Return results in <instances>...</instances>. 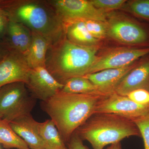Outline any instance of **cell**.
<instances>
[{
    "mask_svg": "<svg viewBox=\"0 0 149 149\" xmlns=\"http://www.w3.org/2000/svg\"><path fill=\"white\" fill-rule=\"evenodd\" d=\"M105 96L100 93L70 94L60 91L42 102V108L67 144L77 128L94 114L97 105Z\"/></svg>",
    "mask_w": 149,
    "mask_h": 149,
    "instance_id": "obj_1",
    "label": "cell"
},
{
    "mask_svg": "<svg viewBox=\"0 0 149 149\" xmlns=\"http://www.w3.org/2000/svg\"><path fill=\"white\" fill-rule=\"evenodd\" d=\"M9 21L23 24L50 45L65 36L63 23L49 0H0Z\"/></svg>",
    "mask_w": 149,
    "mask_h": 149,
    "instance_id": "obj_2",
    "label": "cell"
},
{
    "mask_svg": "<svg viewBox=\"0 0 149 149\" xmlns=\"http://www.w3.org/2000/svg\"><path fill=\"white\" fill-rule=\"evenodd\" d=\"M97 49L95 46H84L70 42L65 35L48 48L45 66L59 83L86 75L95 60Z\"/></svg>",
    "mask_w": 149,
    "mask_h": 149,
    "instance_id": "obj_3",
    "label": "cell"
},
{
    "mask_svg": "<svg viewBox=\"0 0 149 149\" xmlns=\"http://www.w3.org/2000/svg\"><path fill=\"white\" fill-rule=\"evenodd\" d=\"M75 133L83 141L90 143L93 149H104L125 138L141 136L132 120L111 113L93 115Z\"/></svg>",
    "mask_w": 149,
    "mask_h": 149,
    "instance_id": "obj_4",
    "label": "cell"
},
{
    "mask_svg": "<svg viewBox=\"0 0 149 149\" xmlns=\"http://www.w3.org/2000/svg\"><path fill=\"white\" fill-rule=\"evenodd\" d=\"M36 100L23 82L10 83L0 88V113L10 122L31 114Z\"/></svg>",
    "mask_w": 149,
    "mask_h": 149,
    "instance_id": "obj_5",
    "label": "cell"
},
{
    "mask_svg": "<svg viewBox=\"0 0 149 149\" xmlns=\"http://www.w3.org/2000/svg\"><path fill=\"white\" fill-rule=\"evenodd\" d=\"M63 22L75 20H93L105 22V12L96 8L91 1L49 0Z\"/></svg>",
    "mask_w": 149,
    "mask_h": 149,
    "instance_id": "obj_6",
    "label": "cell"
},
{
    "mask_svg": "<svg viewBox=\"0 0 149 149\" xmlns=\"http://www.w3.org/2000/svg\"><path fill=\"white\" fill-rule=\"evenodd\" d=\"M148 54L149 47L121 48L113 50L104 55L97 56L87 74L104 70L129 66Z\"/></svg>",
    "mask_w": 149,
    "mask_h": 149,
    "instance_id": "obj_7",
    "label": "cell"
},
{
    "mask_svg": "<svg viewBox=\"0 0 149 149\" xmlns=\"http://www.w3.org/2000/svg\"><path fill=\"white\" fill-rule=\"evenodd\" d=\"M149 112V106L134 102L127 96L113 93L105 96L97 105L94 114L111 113L133 120Z\"/></svg>",
    "mask_w": 149,
    "mask_h": 149,
    "instance_id": "obj_8",
    "label": "cell"
},
{
    "mask_svg": "<svg viewBox=\"0 0 149 149\" xmlns=\"http://www.w3.org/2000/svg\"><path fill=\"white\" fill-rule=\"evenodd\" d=\"M26 87L35 99L45 102L61 91L63 84L59 83L46 68L39 67L30 69Z\"/></svg>",
    "mask_w": 149,
    "mask_h": 149,
    "instance_id": "obj_9",
    "label": "cell"
},
{
    "mask_svg": "<svg viewBox=\"0 0 149 149\" xmlns=\"http://www.w3.org/2000/svg\"><path fill=\"white\" fill-rule=\"evenodd\" d=\"M107 26V34L120 42L149 47V35L140 24L128 20H112Z\"/></svg>",
    "mask_w": 149,
    "mask_h": 149,
    "instance_id": "obj_10",
    "label": "cell"
},
{
    "mask_svg": "<svg viewBox=\"0 0 149 149\" xmlns=\"http://www.w3.org/2000/svg\"><path fill=\"white\" fill-rule=\"evenodd\" d=\"M30 69L24 55L8 51L0 61V88L16 82L26 84Z\"/></svg>",
    "mask_w": 149,
    "mask_h": 149,
    "instance_id": "obj_11",
    "label": "cell"
},
{
    "mask_svg": "<svg viewBox=\"0 0 149 149\" xmlns=\"http://www.w3.org/2000/svg\"><path fill=\"white\" fill-rule=\"evenodd\" d=\"M139 63L136 62L129 66L122 68L104 70L86 74L83 77L96 86L99 93L104 95H109L114 93L115 89L122 79Z\"/></svg>",
    "mask_w": 149,
    "mask_h": 149,
    "instance_id": "obj_12",
    "label": "cell"
},
{
    "mask_svg": "<svg viewBox=\"0 0 149 149\" xmlns=\"http://www.w3.org/2000/svg\"><path fill=\"white\" fill-rule=\"evenodd\" d=\"M139 89L149 90V58L139 62L122 79L113 93L126 96L130 92Z\"/></svg>",
    "mask_w": 149,
    "mask_h": 149,
    "instance_id": "obj_13",
    "label": "cell"
},
{
    "mask_svg": "<svg viewBox=\"0 0 149 149\" xmlns=\"http://www.w3.org/2000/svg\"><path fill=\"white\" fill-rule=\"evenodd\" d=\"M32 32L23 24L9 21L2 43L8 51L24 55L31 45Z\"/></svg>",
    "mask_w": 149,
    "mask_h": 149,
    "instance_id": "obj_14",
    "label": "cell"
},
{
    "mask_svg": "<svg viewBox=\"0 0 149 149\" xmlns=\"http://www.w3.org/2000/svg\"><path fill=\"white\" fill-rule=\"evenodd\" d=\"M37 122L31 114L11 121L10 124L30 149H47L39 135Z\"/></svg>",
    "mask_w": 149,
    "mask_h": 149,
    "instance_id": "obj_15",
    "label": "cell"
},
{
    "mask_svg": "<svg viewBox=\"0 0 149 149\" xmlns=\"http://www.w3.org/2000/svg\"><path fill=\"white\" fill-rule=\"evenodd\" d=\"M32 35L31 45L24 55L26 62L31 69L46 67V56L50 44L45 37L38 33L32 32Z\"/></svg>",
    "mask_w": 149,
    "mask_h": 149,
    "instance_id": "obj_16",
    "label": "cell"
},
{
    "mask_svg": "<svg viewBox=\"0 0 149 149\" xmlns=\"http://www.w3.org/2000/svg\"><path fill=\"white\" fill-rule=\"evenodd\" d=\"M65 35L72 42L84 46H95L98 40L88 32L84 20H75L63 22Z\"/></svg>",
    "mask_w": 149,
    "mask_h": 149,
    "instance_id": "obj_17",
    "label": "cell"
},
{
    "mask_svg": "<svg viewBox=\"0 0 149 149\" xmlns=\"http://www.w3.org/2000/svg\"><path fill=\"white\" fill-rule=\"evenodd\" d=\"M37 129L47 149H68L66 144L51 119L37 122Z\"/></svg>",
    "mask_w": 149,
    "mask_h": 149,
    "instance_id": "obj_18",
    "label": "cell"
},
{
    "mask_svg": "<svg viewBox=\"0 0 149 149\" xmlns=\"http://www.w3.org/2000/svg\"><path fill=\"white\" fill-rule=\"evenodd\" d=\"M0 144L6 149H30L21 137L11 127L5 119L0 120Z\"/></svg>",
    "mask_w": 149,
    "mask_h": 149,
    "instance_id": "obj_19",
    "label": "cell"
},
{
    "mask_svg": "<svg viewBox=\"0 0 149 149\" xmlns=\"http://www.w3.org/2000/svg\"><path fill=\"white\" fill-rule=\"evenodd\" d=\"M61 91L70 94L100 93L96 86L83 76L72 77L67 80Z\"/></svg>",
    "mask_w": 149,
    "mask_h": 149,
    "instance_id": "obj_20",
    "label": "cell"
},
{
    "mask_svg": "<svg viewBox=\"0 0 149 149\" xmlns=\"http://www.w3.org/2000/svg\"><path fill=\"white\" fill-rule=\"evenodd\" d=\"M132 121L138 127L143 138L145 149H149V112Z\"/></svg>",
    "mask_w": 149,
    "mask_h": 149,
    "instance_id": "obj_21",
    "label": "cell"
},
{
    "mask_svg": "<svg viewBox=\"0 0 149 149\" xmlns=\"http://www.w3.org/2000/svg\"><path fill=\"white\" fill-rule=\"evenodd\" d=\"M129 9L136 16L149 20V0H135L129 4Z\"/></svg>",
    "mask_w": 149,
    "mask_h": 149,
    "instance_id": "obj_22",
    "label": "cell"
},
{
    "mask_svg": "<svg viewBox=\"0 0 149 149\" xmlns=\"http://www.w3.org/2000/svg\"><path fill=\"white\" fill-rule=\"evenodd\" d=\"M84 22L88 32L93 37L98 40L107 34V26L103 22L93 20H85Z\"/></svg>",
    "mask_w": 149,
    "mask_h": 149,
    "instance_id": "obj_23",
    "label": "cell"
},
{
    "mask_svg": "<svg viewBox=\"0 0 149 149\" xmlns=\"http://www.w3.org/2000/svg\"><path fill=\"white\" fill-rule=\"evenodd\" d=\"M91 3L96 8L104 11L120 8L126 2L125 0H92Z\"/></svg>",
    "mask_w": 149,
    "mask_h": 149,
    "instance_id": "obj_24",
    "label": "cell"
},
{
    "mask_svg": "<svg viewBox=\"0 0 149 149\" xmlns=\"http://www.w3.org/2000/svg\"><path fill=\"white\" fill-rule=\"evenodd\" d=\"M134 102L143 106H149V90L139 89L128 93L126 96Z\"/></svg>",
    "mask_w": 149,
    "mask_h": 149,
    "instance_id": "obj_25",
    "label": "cell"
},
{
    "mask_svg": "<svg viewBox=\"0 0 149 149\" xmlns=\"http://www.w3.org/2000/svg\"><path fill=\"white\" fill-rule=\"evenodd\" d=\"M68 149H89L83 143V141L74 132L66 144Z\"/></svg>",
    "mask_w": 149,
    "mask_h": 149,
    "instance_id": "obj_26",
    "label": "cell"
},
{
    "mask_svg": "<svg viewBox=\"0 0 149 149\" xmlns=\"http://www.w3.org/2000/svg\"><path fill=\"white\" fill-rule=\"evenodd\" d=\"M9 20L4 10L0 6V42L2 43L5 37Z\"/></svg>",
    "mask_w": 149,
    "mask_h": 149,
    "instance_id": "obj_27",
    "label": "cell"
},
{
    "mask_svg": "<svg viewBox=\"0 0 149 149\" xmlns=\"http://www.w3.org/2000/svg\"><path fill=\"white\" fill-rule=\"evenodd\" d=\"M8 52V50L6 47L5 46L3 45V43L0 42V61Z\"/></svg>",
    "mask_w": 149,
    "mask_h": 149,
    "instance_id": "obj_28",
    "label": "cell"
},
{
    "mask_svg": "<svg viewBox=\"0 0 149 149\" xmlns=\"http://www.w3.org/2000/svg\"><path fill=\"white\" fill-rule=\"evenodd\" d=\"M106 149H122L120 142L111 144Z\"/></svg>",
    "mask_w": 149,
    "mask_h": 149,
    "instance_id": "obj_29",
    "label": "cell"
},
{
    "mask_svg": "<svg viewBox=\"0 0 149 149\" xmlns=\"http://www.w3.org/2000/svg\"><path fill=\"white\" fill-rule=\"evenodd\" d=\"M3 118V116H2L1 115V114L0 113V120L1 119H2Z\"/></svg>",
    "mask_w": 149,
    "mask_h": 149,
    "instance_id": "obj_30",
    "label": "cell"
}]
</instances>
